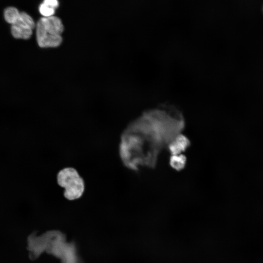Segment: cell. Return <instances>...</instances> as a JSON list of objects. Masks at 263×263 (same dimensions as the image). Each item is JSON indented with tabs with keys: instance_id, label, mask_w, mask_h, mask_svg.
<instances>
[{
	"instance_id": "6da1fadb",
	"label": "cell",
	"mask_w": 263,
	"mask_h": 263,
	"mask_svg": "<svg viewBox=\"0 0 263 263\" xmlns=\"http://www.w3.org/2000/svg\"><path fill=\"white\" fill-rule=\"evenodd\" d=\"M185 122L175 107L161 106L143 112L124 130L119 144L120 158L127 168H154L159 153L181 133Z\"/></svg>"
},
{
	"instance_id": "7a4b0ae2",
	"label": "cell",
	"mask_w": 263,
	"mask_h": 263,
	"mask_svg": "<svg viewBox=\"0 0 263 263\" xmlns=\"http://www.w3.org/2000/svg\"><path fill=\"white\" fill-rule=\"evenodd\" d=\"M37 42L42 48H56L63 40L64 26L57 17H42L36 24Z\"/></svg>"
},
{
	"instance_id": "3957f363",
	"label": "cell",
	"mask_w": 263,
	"mask_h": 263,
	"mask_svg": "<svg viewBox=\"0 0 263 263\" xmlns=\"http://www.w3.org/2000/svg\"><path fill=\"white\" fill-rule=\"evenodd\" d=\"M57 184L64 188V197L69 201L81 198L85 191V182L77 170L73 167H65L57 173Z\"/></svg>"
},
{
	"instance_id": "277c9868",
	"label": "cell",
	"mask_w": 263,
	"mask_h": 263,
	"mask_svg": "<svg viewBox=\"0 0 263 263\" xmlns=\"http://www.w3.org/2000/svg\"><path fill=\"white\" fill-rule=\"evenodd\" d=\"M36 24L33 18L28 14L21 12L18 20L11 25V34L16 38L28 39L32 36Z\"/></svg>"
},
{
	"instance_id": "5b68a950",
	"label": "cell",
	"mask_w": 263,
	"mask_h": 263,
	"mask_svg": "<svg viewBox=\"0 0 263 263\" xmlns=\"http://www.w3.org/2000/svg\"><path fill=\"white\" fill-rule=\"evenodd\" d=\"M190 143L188 138L181 133L172 139L167 149L171 155L182 154L189 146Z\"/></svg>"
},
{
	"instance_id": "8992f818",
	"label": "cell",
	"mask_w": 263,
	"mask_h": 263,
	"mask_svg": "<svg viewBox=\"0 0 263 263\" xmlns=\"http://www.w3.org/2000/svg\"><path fill=\"white\" fill-rule=\"evenodd\" d=\"M63 263H78L74 247L71 244H66L62 250L60 256Z\"/></svg>"
},
{
	"instance_id": "52a82bcc",
	"label": "cell",
	"mask_w": 263,
	"mask_h": 263,
	"mask_svg": "<svg viewBox=\"0 0 263 263\" xmlns=\"http://www.w3.org/2000/svg\"><path fill=\"white\" fill-rule=\"evenodd\" d=\"M186 157L182 154L171 155L169 159V165L176 170L183 169L186 164Z\"/></svg>"
},
{
	"instance_id": "ba28073f",
	"label": "cell",
	"mask_w": 263,
	"mask_h": 263,
	"mask_svg": "<svg viewBox=\"0 0 263 263\" xmlns=\"http://www.w3.org/2000/svg\"><path fill=\"white\" fill-rule=\"evenodd\" d=\"M20 12L15 7H8L4 11V18L7 22L12 25L18 20L20 16Z\"/></svg>"
},
{
	"instance_id": "9c48e42d",
	"label": "cell",
	"mask_w": 263,
	"mask_h": 263,
	"mask_svg": "<svg viewBox=\"0 0 263 263\" xmlns=\"http://www.w3.org/2000/svg\"><path fill=\"white\" fill-rule=\"evenodd\" d=\"M38 11L43 17H50L54 16L56 9L42 2L38 7Z\"/></svg>"
},
{
	"instance_id": "30bf717a",
	"label": "cell",
	"mask_w": 263,
	"mask_h": 263,
	"mask_svg": "<svg viewBox=\"0 0 263 263\" xmlns=\"http://www.w3.org/2000/svg\"><path fill=\"white\" fill-rule=\"evenodd\" d=\"M42 2L55 9H56L59 6L58 0H43Z\"/></svg>"
}]
</instances>
